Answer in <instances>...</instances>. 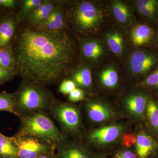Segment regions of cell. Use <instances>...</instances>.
Listing matches in <instances>:
<instances>
[{"label":"cell","instance_id":"5bb4252c","mask_svg":"<svg viewBox=\"0 0 158 158\" xmlns=\"http://www.w3.org/2000/svg\"><path fill=\"white\" fill-rule=\"evenodd\" d=\"M81 55L86 61L91 63L98 62L105 55V49L102 43L97 40L89 39L82 43Z\"/></svg>","mask_w":158,"mask_h":158},{"label":"cell","instance_id":"f1b7e54d","mask_svg":"<svg viewBox=\"0 0 158 158\" xmlns=\"http://www.w3.org/2000/svg\"><path fill=\"white\" fill-rule=\"evenodd\" d=\"M77 88L75 83L71 79H65L62 81L59 86V91L64 94H69Z\"/></svg>","mask_w":158,"mask_h":158},{"label":"cell","instance_id":"4fadbf2b","mask_svg":"<svg viewBox=\"0 0 158 158\" xmlns=\"http://www.w3.org/2000/svg\"><path fill=\"white\" fill-rule=\"evenodd\" d=\"M137 10L146 24L153 27L158 24V0H138Z\"/></svg>","mask_w":158,"mask_h":158},{"label":"cell","instance_id":"836d02e7","mask_svg":"<svg viewBox=\"0 0 158 158\" xmlns=\"http://www.w3.org/2000/svg\"><path fill=\"white\" fill-rule=\"evenodd\" d=\"M16 2L14 0H0V7L12 8L15 6Z\"/></svg>","mask_w":158,"mask_h":158},{"label":"cell","instance_id":"83f0119b","mask_svg":"<svg viewBox=\"0 0 158 158\" xmlns=\"http://www.w3.org/2000/svg\"><path fill=\"white\" fill-rule=\"evenodd\" d=\"M140 87L144 89L156 90L158 92V67L142 80Z\"/></svg>","mask_w":158,"mask_h":158},{"label":"cell","instance_id":"277c9868","mask_svg":"<svg viewBox=\"0 0 158 158\" xmlns=\"http://www.w3.org/2000/svg\"><path fill=\"white\" fill-rule=\"evenodd\" d=\"M48 112L64 135L70 139L82 138L85 132L81 112L77 106L57 99Z\"/></svg>","mask_w":158,"mask_h":158},{"label":"cell","instance_id":"ac0fdd59","mask_svg":"<svg viewBox=\"0 0 158 158\" xmlns=\"http://www.w3.org/2000/svg\"><path fill=\"white\" fill-rule=\"evenodd\" d=\"M70 79L75 83L77 87L83 90L89 91L92 87V74L88 66H82L74 71Z\"/></svg>","mask_w":158,"mask_h":158},{"label":"cell","instance_id":"5b68a950","mask_svg":"<svg viewBox=\"0 0 158 158\" xmlns=\"http://www.w3.org/2000/svg\"><path fill=\"white\" fill-rule=\"evenodd\" d=\"M69 13L75 27L84 34L91 33L98 28L103 18L100 8L89 1L77 3Z\"/></svg>","mask_w":158,"mask_h":158},{"label":"cell","instance_id":"9c48e42d","mask_svg":"<svg viewBox=\"0 0 158 158\" xmlns=\"http://www.w3.org/2000/svg\"><path fill=\"white\" fill-rule=\"evenodd\" d=\"M56 158H96L88 144L81 139H69L56 147Z\"/></svg>","mask_w":158,"mask_h":158},{"label":"cell","instance_id":"e0dca14e","mask_svg":"<svg viewBox=\"0 0 158 158\" xmlns=\"http://www.w3.org/2000/svg\"><path fill=\"white\" fill-rule=\"evenodd\" d=\"M56 8L52 2L43 1L29 15L27 19L29 23L33 25L38 26L48 17Z\"/></svg>","mask_w":158,"mask_h":158},{"label":"cell","instance_id":"603a6c76","mask_svg":"<svg viewBox=\"0 0 158 158\" xmlns=\"http://www.w3.org/2000/svg\"><path fill=\"white\" fill-rule=\"evenodd\" d=\"M106 40L110 50L118 56L123 55L125 45L123 37L120 33L116 31L109 32L106 35Z\"/></svg>","mask_w":158,"mask_h":158},{"label":"cell","instance_id":"4316f807","mask_svg":"<svg viewBox=\"0 0 158 158\" xmlns=\"http://www.w3.org/2000/svg\"><path fill=\"white\" fill-rule=\"evenodd\" d=\"M40 0H25L23 1L20 11L17 16L18 20L22 21L27 18L34 9L42 2Z\"/></svg>","mask_w":158,"mask_h":158},{"label":"cell","instance_id":"f35d334b","mask_svg":"<svg viewBox=\"0 0 158 158\" xmlns=\"http://www.w3.org/2000/svg\"></svg>","mask_w":158,"mask_h":158},{"label":"cell","instance_id":"9a60e30c","mask_svg":"<svg viewBox=\"0 0 158 158\" xmlns=\"http://www.w3.org/2000/svg\"><path fill=\"white\" fill-rule=\"evenodd\" d=\"M156 31L146 24H139L133 28L131 33V39L136 46H142L153 42Z\"/></svg>","mask_w":158,"mask_h":158},{"label":"cell","instance_id":"4dcf8cb0","mask_svg":"<svg viewBox=\"0 0 158 158\" xmlns=\"http://www.w3.org/2000/svg\"><path fill=\"white\" fill-rule=\"evenodd\" d=\"M16 75L15 72L0 67V85L9 81Z\"/></svg>","mask_w":158,"mask_h":158},{"label":"cell","instance_id":"ba28073f","mask_svg":"<svg viewBox=\"0 0 158 158\" xmlns=\"http://www.w3.org/2000/svg\"><path fill=\"white\" fill-rule=\"evenodd\" d=\"M123 130L124 128L120 125H109L85 133L81 139L89 146H108L121 138Z\"/></svg>","mask_w":158,"mask_h":158},{"label":"cell","instance_id":"44dd1931","mask_svg":"<svg viewBox=\"0 0 158 158\" xmlns=\"http://www.w3.org/2000/svg\"><path fill=\"white\" fill-rule=\"evenodd\" d=\"M111 9L115 19L121 24L127 25L131 21L132 14L125 3L120 1H114L111 4Z\"/></svg>","mask_w":158,"mask_h":158},{"label":"cell","instance_id":"8d00e7d4","mask_svg":"<svg viewBox=\"0 0 158 158\" xmlns=\"http://www.w3.org/2000/svg\"><path fill=\"white\" fill-rule=\"evenodd\" d=\"M106 158V157H97V158Z\"/></svg>","mask_w":158,"mask_h":158},{"label":"cell","instance_id":"3957f363","mask_svg":"<svg viewBox=\"0 0 158 158\" xmlns=\"http://www.w3.org/2000/svg\"><path fill=\"white\" fill-rule=\"evenodd\" d=\"M14 96L17 117L36 111L48 112L57 100L46 85L23 80Z\"/></svg>","mask_w":158,"mask_h":158},{"label":"cell","instance_id":"d6a6232c","mask_svg":"<svg viewBox=\"0 0 158 158\" xmlns=\"http://www.w3.org/2000/svg\"><path fill=\"white\" fill-rule=\"evenodd\" d=\"M114 158H138L136 153L130 149L121 150L117 152L114 156Z\"/></svg>","mask_w":158,"mask_h":158},{"label":"cell","instance_id":"7402d4cb","mask_svg":"<svg viewBox=\"0 0 158 158\" xmlns=\"http://www.w3.org/2000/svg\"><path fill=\"white\" fill-rule=\"evenodd\" d=\"M99 80L101 85L104 88L114 89L118 85V72L114 66H107L101 72L99 75Z\"/></svg>","mask_w":158,"mask_h":158},{"label":"cell","instance_id":"d4e9b609","mask_svg":"<svg viewBox=\"0 0 158 158\" xmlns=\"http://www.w3.org/2000/svg\"><path fill=\"white\" fill-rule=\"evenodd\" d=\"M0 67L15 72V60L10 46L0 48Z\"/></svg>","mask_w":158,"mask_h":158},{"label":"cell","instance_id":"8fae6325","mask_svg":"<svg viewBox=\"0 0 158 158\" xmlns=\"http://www.w3.org/2000/svg\"><path fill=\"white\" fill-rule=\"evenodd\" d=\"M149 94L138 91L128 95L123 101L125 110L129 115L139 120L145 119V110Z\"/></svg>","mask_w":158,"mask_h":158},{"label":"cell","instance_id":"484cf974","mask_svg":"<svg viewBox=\"0 0 158 158\" xmlns=\"http://www.w3.org/2000/svg\"><path fill=\"white\" fill-rule=\"evenodd\" d=\"M0 111L9 112L16 116L14 93H0Z\"/></svg>","mask_w":158,"mask_h":158},{"label":"cell","instance_id":"cb8c5ba5","mask_svg":"<svg viewBox=\"0 0 158 158\" xmlns=\"http://www.w3.org/2000/svg\"><path fill=\"white\" fill-rule=\"evenodd\" d=\"M0 158H19L17 148L10 137L3 135L0 131Z\"/></svg>","mask_w":158,"mask_h":158},{"label":"cell","instance_id":"d6986e66","mask_svg":"<svg viewBox=\"0 0 158 158\" xmlns=\"http://www.w3.org/2000/svg\"><path fill=\"white\" fill-rule=\"evenodd\" d=\"M16 31V24L9 18L0 20V48L9 46Z\"/></svg>","mask_w":158,"mask_h":158},{"label":"cell","instance_id":"e575fe53","mask_svg":"<svg viewBox=\"0 0 158 158\" xmlns=\"http://www.w3.org/2000/svg\"><path fill=\"white\" fill-rule=\"evenodd\" d=\"M152 44L157 48H158V24L157 28L156 31L155 36L154 38Z\"/></svg>","mask_w":158,"mask_h":158},{"label":"cell","instance_id":"30bf717a","mask_svg":"<svg viewBox=\"0 0 158 158\" xmlns=\"http://www.w3.org/2000/svg\"><path fill=\"white\" fill-rule=\"evenodd\" d=\"M84 110L88 121L92 123H103L114 117L113 109L103 102L88 99L83 104Z\"/></svg>","mask_w":158,"mask_h":158},{"label":"cell","instance_id":"1f68e13d","mask_svg":"<svg viewBox=\"0 0 158 158\" xmlns=\"http://www.w3.org/2000/svg\"><path fill=\"white\" fill-rule=\"evenodd\" d=\"M121 141L124 146L130 147L135 144L136 136L131 133L123 134L121 135Z\"/></svg>","mask_w":158,"mask_h":158},{"label":"cell","instance_id":"f546056e","mask_svg":"<svg viewBox=\"0 0 158 158\" xmlns=\"http://www.w3.org/2000/svg\"><path fill=\"white\" fill-rule=\"evenodd\" d=\"M68 99L71 102H77L85 99L84 90L79 88H76L69 94Z\"/></svg>","mask_w":158,"mask_h":158},{"label":"cell","instance_id":"2e32d148","mask_svg":"<svg viewBox=\"0 0 158 158\" xmlns=\"http://www.w3.org/2000/svg\"><path fill=\"white\" fill-rule=\"evenodd\" d=\"M65 24L64 12L59 8H56L48 17L38 26L47 31H62Z\"/></svg>","mask_w":158,"mask_h":158},{"label":"cell","instance_id":"ffe728a7","mask_svg":"<svg viewBox=\"0 0 158 158\" xmlns=\"http://www.w3.org/2000/svg\"><path fill=\"white\" fill-rule=\"evenodd\" d=\"M145 119L151 131L158 138V102L151 96L148 102Z\"/></svg>","mask_w":158,"mask_h":158},{"label":"cell","instance_id":"52a82bcc","mask_svg":"<svg viewBox=\"0 0 158 158\" xmlns=\"http://www.w3.org/2000/svg\"><path fill=\"white\" fill-rule=\"evenodd\" d=\"M128 67L133 75L144 78L158 67V50L156 48L136 50L130 57Z\"/></svg>","mask_w":158,"mask_h":158},{"label":"cell","instance_id":"6da1fadb","mask_svg":"<svg viewBox=\"0 0 158 158\" xmlns=\"http://www.w3.org/2000/svg\"><path fill=\"white\" fill-rule=\"evenodd\" d=\"M12 50L16 75L23 81L46 86L63 78L73 59L75 46L63 31L38 27L23 30Z\"/></svg>","mask_w":158,"mask_h":158},{"label":"cell","instance_id":"d590c367","mask_svg":"<svg viewBox=\"0 0 158 158\" xmlns=\"http://www.w3.org/2000/svg\"><path fill=\"white\" fill-rule=\"evenodd\" d=\"M37 158H56V155L55 153L52 154L46 155L41 156Z\"/></svg>","mask_w":158,"mask_h":158},{"label":"cell","instance_id":"74e56055","mask_svg":"<svg viewBox=\"0 0 158 158\" xmlns=\"http://www.w3.org/2000/svg\"><path fill=\"white\" fill-rule=\"evenodd\" d=\"M156 158H158V155L156 157Z\"/></svg>","mask_w":158,"mask_h":158},{"label":"cell","instance_id":"7c38bea8","mask_svg":"<svg viewBox=\"0 0 158 158\" xmlns=\"http://www.w3.org/2000/svg\"><path fill=\"white\" fill-rule=\"evenodd\" d=\"M136 153L138 158H151L158 150V143L152 136L141 131L136 136Z\"/></svg>","mask_w":158,"mask_h":158},{"label":"cell","instance_id":"7a4b0ae2","mask_svg":"<svg viewBox=\"0 0 158 158\" xmlns=\"http://www.w3.org/2000/svg\"><path fill=\"white\" fill-rule=\"evenodd\" d=\"M19 120L16 135L40 138L56 147L69 139L62 134L46 111H38L18 116Z\"/></svg>","mask_w":158,"mask_h":158},{"label":"cell","instance_id":"8992f818","mask_svg":"<svg viewBox=\"0 0 158 158\" xmlns=\"http://www.w3.org/2000/svg\"><path fill=\"white\" fill-rule=\"evenodd\" d=\"M10 138L17 148L19 158H37L56 153V147L54 144L40 138L16 134Z\"/></svg>","mask_w":158,"mask_h":158}]
</instances>
